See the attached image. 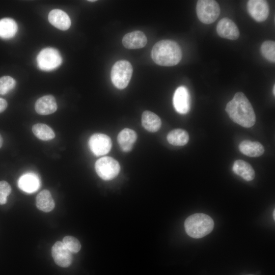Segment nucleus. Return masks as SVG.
Here are the masks:
<instances>
[{
	"label": "nucleus",
	"instance_id": "30",
	"mask_svg": "<svg viewBox=\"0 0 275 275\" xmlns=\"http://www.w3.org/2000/svg\"><path fill=\"white\" fill-rule=\"evenodd\" d=\"M3 143V140L1 135L0 134V148L2 146Z\"/></svg>",
	"mask_w": 275,
	"mask_h": 275
},
{
	"label": "nucleus",
	"instance_id": "27",
	"mask_svg": "<svg viewBox=\"0 0 275 275\" xmlns=\"http://www.w3.org/2000/svg\"><path fill=\"white\" fill-rule=\"evenodd\" d=\"M62 242L71 253H76L80 250L81 245L79 241L73 236H65Z\"/></svg>",
	"mask_w": 275,
	"mask_h": 275
},
{
	"label": "nucleus",
	"instance_id": "13",
	"mask_svg": "<svg viewBox=\"0 0 275 275\" xmlns=\"http://www.w3.org/2000/svg\"><path fill=\"white\" fill-rule=\"evenodd\" d=\"M147 42L145 34L140 31H135L124 35L122 39L123 46L128 49H138L144 47Z\"/></svg>",
	"mask_w": 275,
	"mask_h": 275
},
{
	"label": "nucleus",
	"instance_id": "2",
	"mask_svg": "<svg viewBox=\"0 0 275 275\" xmlns=\"http://www.w3.org/2000/svg\"><path fill=\"white\" fill-rule=\"evenodd\" d=\"M181 49L178 44L171 40H162L153 47L151 57L157 64L163 66H173L182 59Z\"/></svg>",
	"mask_w": 275,
	"mask_h": 275
},
{
	"label": "nucleus",
	"instance_id": "6",
	"mask_svg": "<svg viewBox=\"0 0 275 275\" xmlns=\"http://www.w3.org/2000/svg\"><path fill=\"white\" fill-rule=\"evenodd\" d=\"M95 170L98 175L104 180H109L117 176L120 172L118 162L111 157H103L95 162Z\"/></svg>",
	"mask_w": 275,
	"mask_h": 275
},
{
	"label": "nucleus",
	"instance_id": "17",
	"mask_svg": "<svg viewBox=\"0 0 275 275\" xmlns=\"http://www.w3.org/2000/svg\"><path fill=\"white\" fill-rule=\"evenodd\" d=\"M137 139L136 132L129 128H125L118 135V142L121 149L124 152L130 151Z\"/></svg>",
	"mask_w": 275,
	"mask_h": 275
},
{
	"label": "nucleus",
	"instance_id": "11",
	"mask_svg": "<svg viewBox=\"0 0 275 275\" xmlns=\"http://www.w3.org/2000/svg\"><path fill=\"white\" fill-rule=\"evenodd\" d=\"M51 254L55 263L61 267H67L72 263V253L62 242L57 241L53 244Z\"/></svg>",
	"mask_w": 275,
	"mask_h": 275
},
{
	"label": "nucleus",
	"instance_id": "7",
	"mask_svg": "<svg viewBox=\"0 0 275 275\" xmlns=\"http://www.w3.org/2000/svg\"><path fill=\"white\" fill-rule=\"evenodd\" d=\"M38 67L44 71H50L57 68L62 63V58L59 52L53 48L42 49L37 58Z\"/></svg>",
	"mask_w": 275,
	"mask_h": 275
},
{
	"label": "nucleus",
	"instance_id": "8",
	"mask_svg": "<svg viewBox=\"0 0 275 275\" xmlns=\"http://www.w3.org/2000/svg\"><path fill=\"white\" fill-rule=\"evenodd\" d=\"M88 144L91 151L96 156L107 154L112 146L111 138L103 133L93 134L89 139Z\"/></svg>",
	"mask_w": 275,
	"mask_h": 275
},
{
	"label": "nucleus",
	"instance_id": "9",
	"mask_svg": "<svg viewBox=\"0 0 275 275\" xmlns=\"http://www.w3.org/2000/svg\"><path fill=\"white\" fill-rule=\"evenodd\" d=\"M247 9L251 17L258 22L265 21L269 15V5L266 1L250 0L247 3Z\"/></svg>",
	"mask_w": 275,
	"mask_h": 275
},
{
	"label": "nucleus",
	"instance_id": "15",
	"mask_svg": "<svg viewBox=\"0 0 275 275\" xmlns=\"http://www.w3.org/2000/svg\"><path fill=\"white\" fill-rule=\"evenodd\" d=\"M49 22L56 28L63 31L68 30L71 25V20L66 13L60 9L51 10L48 16Z\"/></svg>",
	"mask_w": 275,
	"mask_h": 275
},
{
	"label": "nucleus",
	"instance_id": "33",
	"mask_svg": "<svg viewBox=\"0 0 275 275\" xmlns=\"http://www.w3.org/2000/svg\"><path fill=\"white\" fill-rule=\"evenodd\" d=\"M88 1L93 2H96V1Z\"/></svg>",
	"mask_w": 275,
	"mask_h": 275
},
{
	"label": "nucleus",
	"instance_id": "5",
	"mask_svg": "<svg viewBox=\"0 0 275 275\" xmlns=\"http://www.w3.org/2000/svg\"><path fill=\"white\" fill-rule=\"evenodd\" d=\"M218 4L213 0H199L196 5V13L198 19L202 23L210 24L214 22L220 14Z\"/></svg>",
	"mask_w": 275,
	"mask_h": 275
},
{
	"label": "nucleus",
	"instance_id": "1",
	"mask_svg": "<svg viewBox=\"0 0 275 275\" xmlns=\"http://www.w3.org/2000/svg\"><path fill=\"white\" fill-rule=\"evenodd\" d=\"M225 111L235 123L246 128L253 126L256 115L250 102L241 92L236 93L226 106Z\"/></svg>",
	"mask_w": 275,
	"mask_h": 275
},
{
	"label": "nucleus",
	"instance_id": "16",
	"mask_svg": "<svg viewBox=\"0 0 275 275\" xmlns=\"http://www.w3.org/2000/svg\"><path fill=\"white\" fill-rule=\"evenodd\" d=\"M18 185L22 190L28 193H32L39 189V179L37 175L34 173H26L19 178L18 181Z\"/></svg>",
	"mask_w": 275,
	"mask_h": 275
},
{
	"label": "nucleus",
	"instance_id": "22",
	"mask_svg": "<svg viewBox=\"0 0 275 275\" xmlns=\"http://www.w3.org/2000/svg\"><path fill=\"white\" fill-rule=\"evenodd\" d=\"M18 30L16 22L12 18H4L0 19V37L9 39L13 37Z\"/></svg>",
	"mask_w": 275,
	"mask_h": 275
},
{
	"label": "nucleus",
	"instance_id": "29",
	"mask_svg": "<svg viewBox=\"0 0 275 275\" xmlns=\"http://www.w3.org/2000/svg\"><path fill=\"white\" fill-rule=\"evenodd\" d=\"M7 107V101L3 98H0V113L4 112Z\"/></svg>",
	"mask_w": 275,
	"mask_h": 275
},
{
	"label": "nucleus",
	"instance_id": "10",
	"mask_svg": "<svg viewBox=\"0 0 275 275\" xmlns=\"http://www.w3.org/2000/svg\"><path fill=\"white\" fill-rule=\"evenodd\" d=\"M173 101L174 107L178 113H187L190 107V98L187 89L184 86L178 87L174 93Z\"/></svg>",
	"mask_w": 275,
	"mask_h": 275
},
{
	"label": "nucleus",
	"instance_id": "18",
	"mask_svg": "<svg viewBox=\"0 0 275 275\" xmlns=\"http://www.w3.org/2000/svg\"><path fill=\"white\" fill-rule=\"evenodd\" d=\"M239 149L242 153L250 157H258L264 152V147L261 143L250 140L241 142Z\"/></svg>",
	"mask_w": 275,
	"mask_h": 275
},
{
	"label": "nucleus",
	"instance_id": "28",
	"mask_svg": "<svg viewBox=\"0 0 275 275\" xmlns=\"http://www.w3.org/2000/svg\"><path fill=\"white\" fill-rule=\"evenodd\" d=\"M11 192V187L8 183L5 181H0V205L6 203L7 197Z\"/></svg>",
	"mask_w": 275,
	"mask_h": 275
},
{
	"label": "nucleus",
	"instance_id": "25",
	"mask_svg": "<svg viewBox=\"0 0 275 275\" xmlns=\"http://www.w3.org/2000/svg\"><path fill=\"white\" fill-rule=\"evenodd\" d=\"M262 56L269 61L275 62V43L271 40L264 41L260 47Z\"/></svg>",
	"mask_w": 275,
	"mask_h": 275
},
{
	"label": "nucleus",
	"instance_id": "3",
	"mask_svg": "<svg viewBox=\"0 0 275 275\" xmlns=\"http://www.w3.org/2000/svg\"><path fill=\"white\" fill-rule=\"evenodd\" d=\"M214 221L209 215L195 213L188 216L184 222L186 233L191 237L200 238L210 233L213 229Z\"/></svg>",
	"mask_w": 275,
	"mask_h": 275
},
{
	"label": "nucleus",
	"instance_id": "32",
	"mask_svg": "<svg viewBox=\"0 0 275 275\" xmlns=\"http://www.w3.org/2000/svg\"><path fill=\"white\" fill-rule=\"evenodd\" d=\"M274 213H275V212H274V211H273V218H274Z\"/></svg>",
	"mask_w": 275,
	"mask_h": 275
},
{
	"label": "nucleus",
	"instance_id": "26",
	"mask_svg": "<svg viewBox=\"0 0 275 275\" xmlns=\"http://www.w3.org/2000/svg\"><path fill=\"white\" fill-rule=\"evenodd\" d=\"M16 81L10 76H4L0 78V94L5 95L12 90Z\"/></svg>",
	"mask_w": 275,
	"mask_h": 275
},
{
	"label": "nucleus",
	"instance_id": "23",
	"mask_svg": "<svg viewBox=\"0 0 275 275\" xmlns=\"http://www.w3.org/2000/svg\"><path fill=\"white\" fill-rule=\"evenodd\" d=\"M168 142L174 146H184L189 140L186 131L182 129H175L171 131L167 137Z\"/></svg>",
	"mask_w": 275,
	"mask_h": 275
},
{
	"label": "nucleus",
	"instance_id": "31",
	"mask_svg": "<svg viewBox=\"0 0 275 275\" xmlns=\"http://www.w3.org/2000/svg\"><path fill=\"white\" fill-rule=\"evenodd\" d=\"M272 92L273 95H275V85H273V89H272Z\"/></svg>",
	"mask_w": 275,
	"mask_h": 275
},
{
	"label": "nucleus",
	"instance_id": "20",
	"mask_svg": "<svg viewBox=\"0 0 275 275\" xmlns=\"http://www.w3.org/2000/svg\"><path fill=\"white\" fill-rule=\"evenodd\" d=\"M142 124L147 130L155 132L160 128L161 121L157 115L152 112L146 111L142 114Z\"/></svg>",
	"mask_w": 275,
	"mask_h": 275
},
{
	"label": "nucleus",
	"instance_id": "19",
	"mask_svg": "<svg viewBox=\"0 0 275 275\" xmlns=\"http://www.w3.org/2000/svg\"><path fill=\"white\" fill-rule=\"evenodd\" d=\"M233 171L246 181L253 180L255 177V171L250 164L242 160L235 161L232 167Z\"/></svg>",
	"mask_w": 275,
	"mask_h": 275
},
{
	"label": "nucleus",
	"instance_id": "12",
	"mask_svg": "<svg viewBox=\"0 0 275 275\" xmlns=\"http://www.w3.org/2000/svg\"><path fill=\"white\" fill-rule=\"evenodd\" d=\"M216 32L221 37L232 40H236L240 35L236 24L227 17L219 21L216 26Z\"/></svg>",
	"mask_w": 275,
	"mask_h": 275
},
{
	"label": "nucleus",
	"instance_id": "24",
	"mask_svg": "<svg viewBox=\"0 0 275 275\" xmlns=\"http://www.w3.org/2000/svg\"><path fill=\"white\" fill-rule=\"evenodd\" d=\"M32 131L36 137L43 141L50 140L55 137L53 130L45 124L38 123L34 125Z\"/></svg>",
	"mask_w": 275,
	"mask_h": 275
},
{
	"label": "nucleus",
	"instance_id": "21",
	"mask_svg": "<svg viewBox=\"0 0 275 275\" xmlns=\"http://www.w3.org/2000/svg\"><path fill=\"white\" fill-rule=\"evenodd\" d=\"M36 205L38 209L46 212H49L54 208V202L49 190L45 189L38 194Z\"/></svg>",
	"mask_w": 275,
	"mask_h": 275
},
{
	"label": "nucleus",
	"instance_id": "14",
	"mask_svg": "<svg viewBox=\"0 0 275 275\" xmlns=\"http://www.w3.org/2000/svg\"><path fill=\"white\" fill-rule=\"evenodd\" d=\"M57 107L55 98L50 95L40 97L36 101L35 105L36 112L41 115L52 114L57 111Z\"/></svg>",
	"mask_w": 275,
	"mask_h": 275
},
{
	"label": "nucleus",
	"instance_id": "4",
	"mask_svg": "<svg viewBox=\"0 0 275 275\" xmlns=\"http://www.w3.org/2000/svg\"><path fill=\"white\" fill-rule=\"evenodd\" d=\"M133 72L132 65L127 61L120 60L113 65L111 77L113 85L119 89H123L128 85Z\"/></svg>",
	"mask_w": 275,
	"mask_h": 275
}]
</instances>
